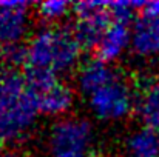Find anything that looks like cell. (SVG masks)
I'll list each match as a JSON object with an SVG mask.
<instances>
[{"mask_svg":"<svg viewBox=\"0 0 159 157\" xmlns=\"http://www.w3.org/2000/svg\"><path fill=\"white\" fill-rule=\"evenodd\" d=\"M25 50L28 69H45L59 76L77 66L82 43L70 28L43 26L30 37Z\"/></svg>","mask_w":159,"mask_h":157,"instance_id":"cell-2","label":"cell"},{"mask_svg":"<svg viewBox=\"0 0 159 157\" xmlns=\"http://www.w3.org/2000/svg\"><path fill=\"white\" fill-rule=\"evenodd\" d=\"M70 8H73V5L70 2L65 0H47L42 2L40 5H37V14L40 15V19L47 23H56L59 20H62L68 12Z\"/></svg>","mask_w":159,"mask_h":157,"instance_id":"cell-14","label":"cell"},{"mask_svg":"<svg viewBox=\"0 0 159 157\" xmlns=\"http://www.w3.org/2000/svg\"><path fill=\"white\" fill-rule=\"evenodd\" d=\"M158 137H159V134H158Z\"/></svg>","mask_w":159,"mask_h":157,"instance_id":"cell-19","label":"cell"},{"mask_svg":"<svg viewBox=\"0 0 159 157\" xmlns=\"http://www.w3.org/2000/svg\"><path fill=\"white\" fill-rule=\"evenodd\" d=\"M125 157H159V137L148 128L133 131L124 143Z\"/></svg>","mask_w":159,"mask_h":157,"instance_id":"cell-12","label":"cell"},{"mask_svg":"<svg viewBox=\"0 0 159 157\" xmlns=\"http://www.w3.org/2000/svg\"><path fill=\"white\" fill-rule=\"evenodd\" d=\"M26 2H0V46L20 45L30 31Z\"/></svg>","mask_w":159,"mask_h":157,"instance_id":"cell-6","label":"cell"},{"mask_svg":"<svg viewBox=\"0 0 159 157\" xmlns=\"http://www.w3.org/2000/svg\"><path fill=\"white\" fill-rule=\"evenodd\" d=\"M142 15L159 19V0L145 2V5H144V8H142Z\"/></svg>","mask_w":159,"mask_h":157,"instance_id":"cell-17","label":"cell"},{"mask_svg":"<svg viewBox=\"0 0 159 157\" xmlns=\"http://www.w3.org/2000/svg\"><path fill=\"white\" fill-rule=\"evenodd\" d=\"M96 146V128L88 119L80 116L57 119L43 137L47 157H93Z\"/></svg>","mask_w":159,"mask_h":157,"instance_id":"cell-3","label":"cell"},{"mask_svg":"<svg viewBox=\"0 0 159 157\" xmlns=\"http://www.w3.org/2000/svg\"><path fill=\"white\" fill-rule=\"evenodd\" d=\"M34 94L12 68L0 69V143L16 145L26 140L37 122Z\"/></svg>","mask_w":159,"mask_h":157,"instance_id":"cell-1","label":"cell"},{"mask_svg":"<svg viewBox=\"0 0 159 157\" xmlns=\"http://www.w3.org/2000/svg\"><path fill=\"white\" fill-rule=\"evenodd\" d=\"M25 80H26L28 88L34 94V97L45 93L47 89H50L53 85L59 82L57 74H54L51 71H45V69H28Z\"/></svg>","mask_w":159,"mask_h":157,"instance_id":"cell-13","label":"cell"},{"mask_svg":"<svg viewBox=\"0 0 159 157\" xmlns=\"http://www.w3.org/2000/svg\"><path fill=\"white\" fill-rule=\"evenodd\" d=\"M73 9L77 15L73 28L76 37L82 46H98L102 36L111 25L108 3L85 0L73 5Z\"/></svg>","mask_w":159,"mask_h":157,"instance_id":"cell-5","label":"cell"},{"mask_svg":"<svg viewBox=\"0 0 159 157\" xmlns=\"http://www.w3.org/2000/svg\"><path fill=\"white\" fill-rule=\"evenodd\" d=\"M136 112L144 128L159 134V77L148 79L136 99Z\"/></svg>","mask_w":159,"mask_h":157,"instance_id":"cell-11","label":"cell"},{"mask_svg":"<svg viewBox=\"0 0 159 157\" xmlns=\"http://www.w3.org/2000/svg\"><path fill=\"white\" fill-rule=\"evenodd\" d=\"M119 74L113 69L110 63L101 59H91L80 65L76 76V83L79 91L85 97H88L98 89H101L104 85L110 83Z\"/></svg>","mask_w":159,"mask_h":157,"instance_id":"cell-8","label":"cell"},{"mask_svg":"<svg viewBox=\"0 0 159 157\" xmlns=\"http://www.w3.org/2000/svg\"><path fill=\"white\" fill-rule=\"evenodd\" d=\"M39 112L48 117H66L74 106V91L66 83L57 82L50 89L36 97Z\"/></svg>","mask_w":159,"mask_h":157,"instance_id":"cell-10","label":"cell"},{"mask_svg":"<svg viewBox=\"0 0 159 157\" xmlns=\"http://www.w3.org/2000/svg\"><path fill=\"white\" fill-rule=\"evenodd\" d=\"M131 51L136 57L152 60L159 57V19L142 15L131 28Z\"/></svg>","mask_w":159,"mask_h":157,"instance_id":"cell-7","label":"cell"},{"mask_svg":"<svg viewBox=\"0 0 159 157\" xmlns=\"http://www.w3.org/2000/svg\"><path fill=\"white\" fill-rule=\"evenodd\" d=\"M0 62L5 65V68H12L16 65H20L26 62V50L22 45H8L0 46Z\"/></svg>","mask_w":159,"mask_h":157,"instance_id":"cell-16","label":"cell"},{"mask_svg":"<svg viewBox=\"0 0 159 157\" xmlns=\"http://www.w3.org/2000/svg\"><path fill=\"white\" fill-rule=\"evenodd\" d=\"M17 157H25V156H20V154H17Z\"/></svg>","mask_w":159,"mask_h":157,"instance_id":"cell-18","label":"cell"},{"mask_svg":"<svg viewBox=\"0 0 159 157\" xmlns=\"http://www.w3.org/2000/svg\"><path fill=\"white\" fill-rule=\"evenodd\" d=\"M90 112L101 122H120L127 119L133 108H136V97L130 83L119 74L110 83L87 97Z\"/></svg>","mask_w":159,"mask_h":157,"instance_id":"cell-4","label":"cell"},{"mask_svg":"<svg viewBox=\"0 0 159 157\" xmlns=\"http://www.w3.org/2000/svg\"><path fill=\"white\" fill-rule=\"evenodd\" d=\"M131 48V28L125 23L113 22L105 34L102 36L101 42L96 46L98 59L107 63L119 60L127 50Z\"/></svg>","mask_w":159,"mask_h":157,"instance_id":"cell-9","label":"cell"},{"mask_svg":"<svg viewBox=\"0 0 159 157\" xmlns=\"http://www.w3.org/2000/svg\"><path fill=\"white\" fill-rule=\"evenodd\" d=\"M144 5H145V2H128V0L110 2L108 11H110V15H113L114 22L128 25L130 20L133 19V14L136 12V9H142Z\"/></svg>","mask_w":159,"mask_h":157,"instance_id":"cell-15","label":"cell"}]
</instances>
